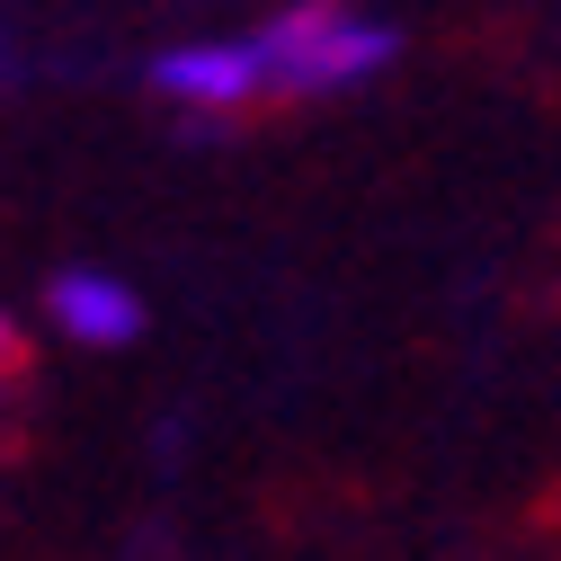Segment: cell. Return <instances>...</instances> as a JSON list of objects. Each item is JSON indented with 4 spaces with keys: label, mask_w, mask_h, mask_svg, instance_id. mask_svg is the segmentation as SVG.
I'll use <instances>...</instances> for the list:
<instances>
[{
    "label": "cell",
    "mask_w": 561,
    "mask_h": 561,
    "mask_svg": "<svg viewBox=\"0 0 561 561\" xmlns=\"http://www.w3.org/2000/svg\"><path fill=\"white\" fill-rule=\"evenodd\" d=\"M250 45L267 62V99H330L392 72L401 27L375 10H347V0H304V10H276L267 27H250Z\"/></svg>",
    "instance_id": "1"
},
{
    "label": "cell",
    "mask_w": 561,
    "mask_h": 561,
    "mask_svg": "<svg viewBox=\"0 0 561 561\" xmlns=\"http://www.w3.org/2000/svg\"><path fill=\"white\" fill-rule=\"evenodd\" d=\"M152 90L170 107H196V116H241L267 99V62L250 36H196V45L152 54Z\"/></svg>",
    "instance_id": "2"
},
{
    "label": "cell",
    "mask_w": 561,
    "mask_h": 561,
    "mask_svg": "<svg viewBox=\"0 0 561 561\" xmlns=\"http://www.w3.org/2000/svg\"><path fill=\"white\" fill-rule=\"evenodd\" d=\"M45 312H54V330L72 339V347H125V339H144V295H134L116 267H62L54 286H45Z\"/></svg>",
    "instance_id": "3"
},
{
    "label": "cell",
    "mask_w": 561,
    "mask_h": 561,
    "mask_svg": "<svg viewBox=\"0 0 561 561\" xmlns=\"http://www.w3.org/2000/svg\"><path fill=\"white\" fill-rule=\"evenodd\" d=\"M10 347H19V330H10V312H0V366H10Z\"/></svg>",
    "instance_id": "4"
}]
</instances>
